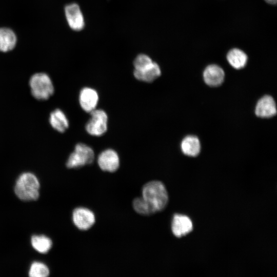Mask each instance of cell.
I'll use <instances>...</instances> for the list:
<instances>
[{"mask_svg":"<svg viewBox=\"0 0 277 277\" xmlns=\"http://www.w3.org/2000/svg\"><path fill=\"white\" fill-rule=\"evenodd\" d=\"M181 147L183 153L189 156H197L201 150L200 141L194 135L185 137L181 143Z\"/></svg>","mask_w":277,"mask_h":277,"instance_id":"16","label":"cell"},{"mask_svg":"<svg viewBox=\"0 0 277 277\" xmlns=\"http://www.w3.org/2000/svg\"><path fill=\"white\" fill-rule=\"evenodd\" d=\"M224 77L223 69L215 64L208 65L203 72V78L205 83L211 87L221 85L224 81Z\"/></svg>","mask_w":277,"mask_h":277,"instance_id":"9","label":"cell"},{"mask_svg":"<svg viewBox=\"0 0 277 277\" xmlns=\"http://www.w3.org/2000/svg\"><path fill=\"white\" fill-rule=\"evenodd\" d=\"M171 229L173 234L176 237L180 238L192 231V223L187 216L176 214L173 216Z\"/></svg>","mask_w":277,"mask_h":277,"instance_id":"10","label":"cell"},{"mask_svg":"<svg viewBox=\"0 0 277 277\" xmlns=\"http://www.w3.org/2000/svg\"><path fill=\"white\" fill-rule=\"evenodd\" d=\"M229 64L236 69L244 68L248 61L247 54L242 50L233 48L230 50L226 56Z\"/></svg>","mask_w":277,"mask_h":277,"instance_id":"15","label":"cell"},{"mask_svg":"<svg viewBox=\"0 0 277 277\" xmlns=\"http://www.w3.org/2000/svg\"><path fill=\"white\" fill-rule=\"evenodd\" d=\"M153 61L147 55L140 54L134 60L133 65L135 70H141L150 66Z\"/></svg>","mask_w":277,"mask_h":277,"instance_id":"21","label":"cell"},{"mask_svg":"<svg viewBox=\"0 0 277 277\" xmlns=\"http://www.w3.org/2000/svg\"><path fill=\"white\" fill-rule=\"evenodd\" d=\"M142 197L156 212L164 209L168 201V195L164 185L158 181L146 184L142 189Z\"/></svg>","mask_w":277,"mask_h":277,"instance_id":"2","label":"cell"},{"mask_svg":"<svg viewBox=\"0 0 277 277\" xmlns=\"http://www.w3.org/2000/svg\"><path fill=\"white\" fill-rule=\"evenodd\" d=\"M33 96L38 100H48L54 93V86L50 77L45 73H36L29 80Z\"/></svg>","mask_w":277,"mask_h":277,"instance_id":"3","label":"cell"},{"mask_svg":"<svg viewBox=\"0 0 277 277\" xmlns=\"http://www.w3.org/2000/svg\"><path fill=\"white\" fill-rule=\"evenodd\" d=\"M97 163L103 171L113 172L117 170L120 160L117 153L112 149H107L101 152L98 156Z\"/></svg>","mask_w":277,"mask_h":277,"instance_id":"8","label":"cell"},{"mask_svg":"<svg viewBox=\"0 0 277 277\" xmlns=\"http://www.w3.org/2000/svg\"><path fill=\"white\" fill-rule=\"evenodd\" d=\"M49 273L48 267L44 263L37 261L31 264L28 272L31 277H46Z\"/></svg>","mask_w":277,"mask_h":277,"instance_id":"20","label":"cell"},{"mask_svg":"<svg viewBox=\"0 0 277 277\" xmlns=\"http://www.w3.org/2000/svg\"><path fill=\"white\" fill-rule=\"evenodd\" d=\"M94 159L93 149L89 146L83 144H77L74 151L70 154L66 163L69 168H78L91 164Z\"/></svg>","mask_w":277,"mask_h":277,"instance_id":"4","label":"cell"},{"mask_svg":"<svg viewBox=\"0 0 277 277\" xmlns=\"http://www.w3.org/2000/svg\"><path fill=\"white\" fill-rule=\"evenodd\" d=\"M91 117L86 125L87 132L93 136H101L107 130L108 116L102 109L92 110L90 112Z\"/></svg>","mask_w":277,"mask_h":277,"instance_id":"5","label":"cell"},{"mask_svg":"<svg viewBox=\"0 0 277 277\" xmlns=\"http://www.w3.org/2000/svg\"><path fill=\"white\" fill-rule=\"evenodd\" d=\"M39 181L34 174L24 172L17 179L14 191L16 196L21 200L35 201L39 197Z\"/></svg>","mask_w":277,"mask_h":277,"instance_id":"1","label":"cell"},{"mask_svg":"<svg viewBox=\"0 0 277 277\" xmlns=\"http://www.w3.org/2000/svg\"><path fill=\"white\" fill-rule=\"evenodd\" d=\"M16 43L15 33L9 28H0V51L7 52L13 49Z\"/></svg>","mask_w":277,"mask_h":277,"instance_id":"17","label":"cell"},{"mask_svg":"<svg viewBox=\"0 0 277 277\" xmlns=\"http://www.w3.org/2000/svg\"><path fill=\"white\" fill-rule=\"evenodd\" d=\"M31 245L37 252L41 253L48 252L52 247L51 240L44 235H34L31 239Z\"/></svg>","mask_w":277,"mask_h":277,"instance_id":"18","label":"cell"},{"mask_svg":"<svg viewBox=\"0 0 277 277\" xmlns=\"http://www.w3.org/2000/svg\"><path fill=\"white\" fill-rule=\"evenodd\" d=\"M66 19L69 27L74 31L82 30L85 26L84 18L79 6L72 3L65 8Z\"/></svg>","mask_w":277,"mask_h":277,"instance_id":"7","label":"cell"},{"mask_svg":"<svg viewBox=\"0 0 277 277\" xmlns=\"http://www.w3.org/2000/svg\"><path fill=\"white\" fill-rule=\"evenodd\" d=\"M72 220L77 228L82 230H86L94 225L95 218L94 213L89 209L78 207L73 211Z\"/></svg>","mask_w":277,"mask_h":277,"instance_id":"6","label":"cell"},{"mask_svg":"<svg viewBox=\"0 0 277 277\" xmlns=\"http://www.w3.org/2000/svg\"><path fill=\"white\" fill-rule=\"evenodd\" d=\"M133 207L137 213L144 215H149L156 212L143 197H137L133 200Z\"/></svg>","mask_w":277,"mask_h":277,"instance_id":"19","label":"cell"},{"mask_svg":"<svg viewBox=\"0 0 277 277\" xmlns=\"http://www.w3.org/2000/svg\"><path fill=\"white\" fill-rule=\"evenodd\" d=\"M49 123L52 127L59 132H64L69 126L67 116L60 109H55L50 113Z\"/></svg>","mask_w":277,"mask_h":277,"instance_id":"14","label":"cell"},{"mask_svg":"<svg viewBox=\"0 0 277 277\" xmlns=\"http://www.w3.org/2000/svg\"><path fill=\"white\" fill-rule=\"evenodd\" d=\"M133 74L139 81L150 83L161 75V70L159 65L153 62L150 66L141 70H134Z\"/></svg>","mask_w":277,"mask_h":277,"instance_id":"13","label":"cell"},{"mask_svg":"<svg viewBox=\"0 0 277 277\" xmlns=\"http://www.w3.org/2000/svg\"><path fill=\"white\" fill-rule=\"evenodd\" d=\"M255 113L258 116L263 118H269L275 115L276 107L273 97L265 95L260 99L256 104Z\"/></svg>","mask_w":277,"mask_h":277,"instance_id":"11","label":"cell"},{"mask_svg":"<svg viewBox=\"0 0 277 277\" xmlns=\"http://www.w3.org/2000/svg\"><path fill=\"white\" fill-rule=\"evenodd\" d=\"M265 2L270 5H275L276 4L277 0H264Z\"/></svg>","mask_w":277,"mask_h":277,"instance_id":"22","label":"cell"},{"mask_svg":"<svg viewBox=\"0 0 277 277\" xmlns=\"http://www.w3.org/2000/svg\"><path fill=\"white\" fill-rule=\"evenodd\" d=\"M98 101V95L94 89L85 87L80 93L79 102L82 108L87 112L94 110Z\"/></svg>","mask_w":277,"mask_h":277,"instance_id":"12","label":"cell"}]
</instances>
